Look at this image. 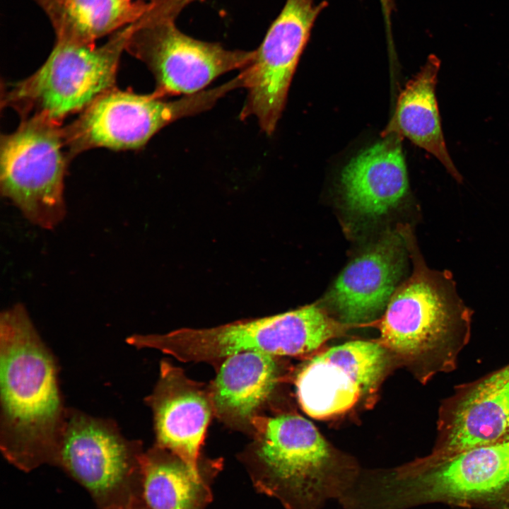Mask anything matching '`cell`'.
Returning a JSON list of instances; mask_svg holds the SVG:
<instances>
[{"mask_svg":"<svg viewBox=\"0 0 509 509\" xmlns=\"http://www.w3.org/2000/svg\"><path fill=\"white\" fill-rule=\"evenodd\" d=\"M0 445L22 470L55 462L66 409L54 358L20 303L0 315Z\"/></svg>","mask_w":509,"mask_h":509,"instance_id":"1","label":"cell"},{"mask_svg":"<svg viewBox=\"0 0 509 509\" xmlns=\"http://www.w3.org/2000/svg\"><path fill=\"white\" fill-rule=\"evenodd\" d=\"M251 425L257 435L248 458L254 486L286 509H321L341 498L360 474L300 416H257Z\"/></svg>","mask_w":509,"mask_h":509,"instance_id":"2","label":"cell"},{"mask_svg":"<svg viewBox=\"0 0 509 509\" xmlns=\"http://www.w3.org/2000/svg\"><path fill=\"white\" fill-rule=\"evenodd\" d=\"M508 486V440L394 469L360 473L340 504L343 509H407L484 498Z\"/></svg>","mask_w":509,"mask_h":509,"instance_id":"3","label":"cell"},{"mask_svg":"<svg viewBox=\"0 0 509 509\" xmlns=\"http://www.w3.org/2000/svg\"><path fill=\"white\" fill-rule=\"evenodd\" d=\"M139 19L112 33L102 45L56 40L45 63L31 76L2 90V106L21 119L39 117L62 124L115 88L117 71Z\"/></svg>","mask_w":509,"mask_h":509,"instance_id":"4","label":"cell"},{"mask_svg":"<svg viewBox=\"0 0 509 509\" xmlns=\"http://www.w3.org/2000/svg\"><path fill=\"white\" fill-rule=\"evenodd\" d=\"M334 333V324L326 313L310 305L211 328L135 334L132 344L139 349L158 350L184 362H218L246 351L274 356L305 354L319 348Z\"/></svg>","mask_w":509,"mask_h":509,"instance_id":"5","label":"cell"},{"mask_svg":"<svg viewBox=\"0 0 509 509\" xmlns=\"http://www.w3.org/2000/svg\"><path fill=\"white\" fill-rule=\"evenodd\" d=\"M192 0H156L139 21L126 50L146 64L162 98L197 93L219 76L246 68L254 51L229 50L182 33L175 19Z\"/></svg>","mask_w":509,"mask_h":509,"instance_id":"6","label":"cell"},{"mask_svg":"<svg viewBox=\"0 0 509 509\" xmlns=\"http://www.w3.org/2000/svg\"><path fill=\"white\" fill-rule=\"evenodd\" d=\"M242 87L239 76L227 83L168 101L155 92L141 95L116 89L102 95L62 127L70 158L93 148L139 149L162 128L204 112L229 91Z\"/></svg>","mask_w":509,"mask_h":509,"instance_id":"7","label":"cell"},{"mask_svg":"<svg viewBox=\"0 0 509 509\" xmlns=\"http://www.w3.org/2000/svg\"><path fill=\"white\" fill-rule=\"evenodd\" d=\"M70 160L62 124L21 119L16 131L1 138V194L32 223L54 228L66 213L64 180Z\"/></svg>","mask_w":509,"mask_h":509,"instance_id":"8","label":"cell"},{"mask_svg":"<svg viewBox=\"0 0 509 509\" xmlns=\"http://www.w3.org/2000/svg\"><path fill=\"white\" fill-rule=\"evenodd\" d=\"M471 310L459 296L448 271L419 269L390 298L380 338L396 353L419 356L441 352L452 361L470 328Z\"/></svg>","mask_w":509,"mask_h":509,"instance_id":"9","label":"cell"},{"mask_svg":"<svg viewBox=\"0 0 509 509\" xmlns=\"http://www.w3.org/2000/svg\"><path fill=\"white\" fill-rule=\"evenodd\" d=\"M144 452L112 421L66 409L54 464L80 482L103 509L135 503L134 479H141Z\"/></svg>","mask_w":509,"mask_h":509,"instance_id":"10","label":"cell"},{"mask_svg":"<svg viewBox=\"0 0 509 509\" xmlns=\"http://www.w3.org/2000/svg\"><path fill=\"white\" fill-rule=\"evenodd\" d=\"M322 7L313 0H286L252 62L240 73L248 94L240 117L254 115L269 135L281 115L293 74Z\"/></svg>","mask_w":509,"mask_h":509,"instance_id":"11","label":"cell"},{"mask_svg":"<svg viewBox=\"0 0 509 509\" xmlns=\"http://www.w3.org/2000/svg\"><path fill=\"white\" fill-rule=\"evenodd\" d=\"M387 365L383 346L351 341L333 346L310 359L296 378L303 410L323 419L351 408L377 386Z\"/></svg>","mask_w":509,"mask_h":509,"instance_id":"12","label":"cell"},{"mask_svg":"<svg viewBox=\"0 0 509 509\" xmlns=\"http://www.w3.org/2000/svg\"><path fill=\"white\" fill-rule=\"evenodd\" d=\"M148 404L153 414L157 446L199 471L200 448L213 412L209 390L163 361Z\"/></svg>","mask_w":509,"mask_h":509,"instance_id":"13","label":"cell"},{"mask_svg":"<svg viewBox=\"0 0 509 509\" xmlns=\"http://www.w3.org/2000/svg\"><path fill=\"white\" fill-rule=\"evenodd\" d=\"M405 257L402 239L392 234L350 262L328 294L340 318L363 322L386 308L405 268Z\"/></svg>","mask_w":509,"mask_h":509,"instance_id":"14","label":"cell"},{"mask_svg":"<svg viewBox=\"0 0 509 509\" xmlns=\"http://www.w3.org/2000/svg\"><path fill=\"white\" fill-rule=\"evenodd\" d=\"M382 140L353 158L340 178L347 208L365 217L386 213L405 197L409 189L402 152V136L383 132Z\"/></svg>","mask_w":509,"mask_h":509,"instance_id":"15","label":"cell"},{"mask_svg":"<svg viewBox=\"0 0 509 509\" xmlns=\"http://www.w3.org/2000/svg\"><path fill=\"white\" fill-rule=\"evenodd\" d=\"M276 356L246 351L225 358L209 388L213 412L236 426L252 424L279 379Z\"/></svg>","mask_w":509,"mask_h":509,"instance_id":"16","label":"cell"},{"mask_svg":"<svg viewBox=\"0 0 509 509\" xmlns=\"http://www.w3.org/2000/svg\"><path fill=\"white\" fill-rule=\"evenodd\" d=\"M509 431V365L481 380L455 406L439 456L501 441Z\"/></svg>","mask_w":509,"mask_h":509,"instance_id":"17","label":"cell"},{"mask_svg":"<svg viewBox=\"0 0 509 509\" xmlns=\"http://www.w3.org/2000/svg\"><path fill=\"white\" fill-rule=\"evenodd\" d=\"M440 62L431 55L399 95L395 113L385 129L406 137L435 156L458 182L462 177L447 149L435 96Z\"/></svg>","mask_w":509,"mask_h":509,"instance_id":"18","label":"cell"},{"mask_svg":"<svg viewBox=\"0 0 509 509\" xmlns=\"http://www.w3.org/2000/svg\"><path fill=\"white\" fill-rule=\"evenodd\" d=\"M55 31L56 40L95 41L140 19L155 5L134 0H35Z\"/></svg>","mask_w":509,"mask_h":509,"instance_id":"19","label":"cell"},{"mask_svg":"<svg viewBox=\"0 0 509 509\" xmlns=\"http://www.w3.org/2000/svg\"><path fill=\"white\" fill-rule=\"evenodd\" d=\"M140 480L150 509H205L211 499L200 470L157 445L142 455Z\"/></svg>","mask_w":509,"mask_h":509,"instance_id":"20","label":"cell"},{"mask_svg":"<svg viewBox=\"0 0 509 509\" xmlns=\"http://www.w3.org/2000/svg\"><path fill=\"white\" fill-rule=\"evenodd\" d=\"M380 1L385 11V13H387L389 11V8L390 7L392 0H380Z\"/></svg>","mask_w":509,"mask_h":509,"instance_id":"21","label":"cell"},{"mask_svg":"<svg viewBox=\"0 0 509 509\" xmlns=\"http://www.w3.org/2000/svg\"><path fill=\"white\" fill-rule=\"evenodd\" d=\"M123 509H144V508H140L139 507H136L135 504L131 505L127 508H124ZM150 509V508H148Z\"/></svg>","mask_w":509,"mask_h":509,"instance_id":"22","label":"cell"},{"mask_svg":"<svg viewBox=\"0 0 509 509\" xmlns=\"http://www.w3.org/2000/svg\"><path fill=\"white\" fill-rule=\"evenodd\" d=\"M508 433H509V431H508ZM508 440H509V437H508Z\"/></svg>","mask_w":509,"mask_h":509,"instance_id":"23","label":"cell"}]
</instances>
